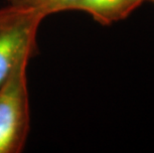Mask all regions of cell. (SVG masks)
<instances>
[{
	"mask_svg": "<svg viewBox=\"0 0 154 153\" xmlns=\"http://www.w3.org/2000/svg\"><path fill=\"white\" fill-rule=\"evenodd\" d=\"M152 1H154V0H152Z\"/></svg>",
	"mask_w": 154,
	"mask_h": 153,
	"instance_id": "obj_5",
	"label": "cell"
},
{
	"mask_svg": "<svg viewBox=\"0 0 154 153\" xmlns=\"http://www.w3.org/2000/svg\"><path fill=\"white\" fill-rule=\"evenodd\" d=\"M10 4L37 9L47 17L59 12L74 10L79 0H6Z\"/></svg>",
	"mask_w": 154,
	"mask_h": 153,
	"instance_id": "obj_4",
	"label": "cell"
},
{
	"mask_svg": "<svg viewBox=\"0 0 154 153\" xmlns=\"http://www.w3.org/2000/svg\"><path fill=\"white\" fill-rule=\"evenodd\" d=\"M146 0H79L74 10L88 13L103 26L124 20Z\"/></svg>",
	"mask_w": 154,
	"mask_h": 153,
	"instance_id": "obj_3",
	"label": "cell"
},
{
	"mask_svg": "<svg viewBox=\"0 0 154 153\" xmlns=\"http://www.w3.org/2000/svg\"><path fill=\"white\" fill-rule=\"evenodd\" d=\"M26 58L0 87V153L24 150L30 131V103Z\"/></svg>",
	"mask_w": 154,
	"mask_h": 153,
	"instance_id": "obj_2",
	"label": "cell"
},
{
	"mask_svg": "<svg viewBox=\"0 0 154 153\" xmlns=\"http://www.w3.org/2000/svg\"><path fill=\"white\" fill-rule=\"evenodd\" d=\"M45 18L32 7L10 3L0 7V87L23 59L38 53L37 33Z\"/></svg>",
	"mask_w": 154,
	"mask_h": 153,
	"instance_id": "obj_1",
	"label": "cell"
}]
</instances>
